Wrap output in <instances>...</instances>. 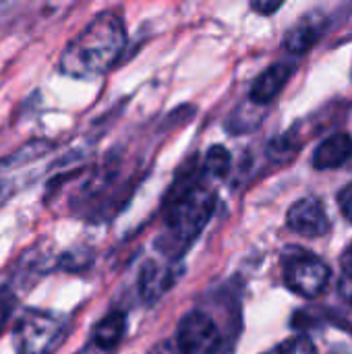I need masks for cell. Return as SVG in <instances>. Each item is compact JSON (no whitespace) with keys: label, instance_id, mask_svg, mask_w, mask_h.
Returning <instances> with one entry per match:
<instances>
[{"label":"cell","instance_id":"obj_20","mask_svg":"<svg viewBox=\"0 0 352 354\" xmlns=\"http://www.w3.org/2000/svg\"><path fill=\"white\" fill-rule=\"evenodd\" d=\"M251 8L261 15H272L282 8V2H251Z\"/></svg>","mask_w":352,"mask_h":354},{"label":"cell","instance_id":"obj_19","mask_svg":"<svg viewBox=\"0 0 352 354\" xmlns=\"http://www.w3.org/2000/svg\"><path fill=\"white\" fill-rule=\"evenodd\" d=\"M340 266H342V274L346 280H352V243L346 247V251L340 255Z\"/></svg>","mask_w":352,"mask_h":354},{"label":"cell","instance_id":"obj_10","mask_svg":"<svg viewBox=\"0 0 352 354\" xmlns=\"http://www.w3.org/2000/svg\"><path fill=\"white\" fill-rule=\"evenodd\" d=\"M324 31V23L315 19V15H305L295 27L288 29V33L284 35V48L295 54L301 56L305 52H309L322 37Z\"/></svg>","mask_w":352,"mask_h":354},{"label":"cell","instance_id":"obj_11","mask_svg":"<svg viewBox=\"0 0 352 354\" xmlns=\"http://www.w3.org/2000/svg\"><path fill=\"white\" fill-rule=\"evenodd\" d=\"M124 332H127V317L122 311H114L93 326L91 344L98 351H106V353L114 351L124 338Z\"/></svg>","mask_w":352,"mask_h":354},{"label":"cell","instance_id":"obj_12","mask_svg":"<svg viewBox=\"0 0 352 354\" xmlns=\"http://www.w3.org/2000/svg\"><path fill=\"white\" fill-rule=\"evenodd\" d=\"M317 322H328L330 326L340 328L342 332H349L352 336V315L346 311H340L336 307H317V309H301L297 311L293 326L299 330H307L309 326H315Z\"/></svg>","mask_w":352,"mask_h":354},{"label":"cell","instance_id":"obj_8","mask_svg":"<svg viewBox=\"0 0 352 354\" xmlns=\"http://www.w3.org/2000/svg\"><path fill=\"white\" fill-rule=\"evenodd\" d=\"M295 73V62H276L270 68H266L251 85L249 89V100L255 106H266L270 102H274L280 91L284 89V85L288 83V79Z\"/></svg>","mask_w":352,"mask_h":354},{"label":"cell","instance_id":"obj_7","mask_svg":"<svg viewBox=\"0 0 352 354\" xmlns=\"http://www.w3.org/2000/svg\"><path fill=\"white\" fill-rule=\"evenodd\" d=\"M286 226L301 236L317 239V236L328 234L330 220H328V214L319 199L305 197L290 205V209L286 214Z\"/></svg>","mask_w":352,"mask_h":354},{"label":"cell","instance_id":"obj_5","mask_svg":"<svg viewBox=\"0 0 352 354\" xmlns=\"http://www.w3.org/2000/svg\"><path fill=\"white\" fill-rule=\"evenodd\" d=\"M174 342L183 354H218L224 338L216 319L205 311H189L176 328Z\"/></svg>","mask_w":352,"mask_h":354},{"label":"cell","instance_id":"obj_4","mask_svg":"<svg viewBox=\"0 0 352 354\" xmlns=\"http://www.w3.org/2000/svg\"><path fill=\"white\" fill-rule=\"evenodd\" d=\"M282 278L295 295L317 299L326 292L332 270L315 253L301 247H288L282 255Z\"/></svg>","mask_w":352,"mask_h":354},{"label":"cell","instance_id":"obj_18","mask_svg":"<svg viewBox=\"0 0 352 354\" xmlns=\"http://www.w3.org/2000/svg\"><path fill=\"white\" fill-rule=\"evenodd\" d=\"M147 354H183V353L178 351V346H176V342H174V338H166V340H160L158 344H154Z\"/></svg>","mask_w":352,"mask_h":354},{"label":"cell","instance_id":"obj_6","mask_svg":"<svg viewBox=\"0 0 352 354\" xmlns=\"http://www.w3.org/2000/svg\"><path fill=\"white\" fill-rule=\"evenodd\" d=\"M183 276V266L178 261H145L139 270L137 290L145 305L158 303Z\"/></svg>","mask_w":352,"mask_h":354},{"label":"cell","instance_id":"obj_16","mask_svg":"<svg viewBox=\"0 0 352 354\" xmlns=\"http://www.w3.org/2000/svg\"><path fill=\"white\" fill-rule=\"evenodd\" d=\"M17 309V295L8 286H0V332L8 324L10 315Z\"/></svg>","mask_w":352,"mask_h":354},{"label":"cell","instance_id":"obj_17","mask_svg":"<svg viewBox=\"0 0 352 354\" xmlns=\"http://www.w3.org/2000/svg\"><path fill=\"white\" fill-rule=\"evenodd\" d=\"M338 207L342 212V216L346 218V222L352 224V183H349L340 193H338Z\"/></svg>","mask_w":352,"mask_h":354},{"label":"cell","instance_id":"obj_21","mask_svg":"<svg viewBox=\"0 0 352 354\" xmlns=\"http://www.w3.org/2000/svg\"><path fill=\"white\" fill-rule=\"evenodd\" d=\"M340 295H344L346 301L352 305V280H346V278L340 280Z\"/></svg>","mask_w":352,"mask_h":354},{"label":"cell","instance_id":"obj_1","mask_svg":"<svg viewBox=\"0 0 352 354\" xmlns=\"http://www.w3.org/2000/svg\"><path fill=\"white\" fill-rule=\"evenodd\" d=\"M201 164H187L164 201V226L156 239L166 259L178 261L216 212V193L201 183Z\"/></svg>","mask_w":352,"mask_h":354},{"label":"cell","instance_id":"obj_2","mask_svg":"<svg viewBox=\"0 0 352 354\" xmlns=\"http://www.w3.org/2000/svg\"><path fill=\"white\" fill-rule=\"evenodd\" d=\"M127 46L124 21L114 10L98 12L62 50L58 68L73 79H95L116 66Z\"/></svg>","mask_w":352,"mask_h":354},{"label":"cell","instance_id":"obj_14","mask_svg":"<svg viewBox=\"0 0 352 354\" xmlns=\"http://www.w3.org/2000/svg\"><path fill=\"white\" fill-rule=\"evenodd\" d=\"M301 141L297 139V135L293 131H288L286 135L274 139L268 147V156L276 162V164H286L290 162L299 151H301Z\"/></svg>","mask_w":352,"mask_h":354},{"label":"cell","instance_id":"obj_9","mask_svg":"<svg viewBox=\"0 0 352 354\" xmlns=\"http://www.w3.org/2000/svg\"><path fill=\"white\" fill-rule=\"evenodd\" d=\"M352 158V137L349 133H334L326 137L313 151V168L334 170Z\"/></svg>","mask_w":352,"mask_h":354},{"label":"cell","instance_id":"obj_15","mask_svg":"<svg viewBox=\"0 0 352 354\" xmlns=\"http://www.w3.org/2000/svg\"><path fill=\"white\" fill-rule=\"evenodd\" d=\"M263 354H319V353H317V348H315V344H313V340H311L309 336L299 334V336H293V338H288V340H284V342L276 344L272 351H268V353H263Z\"/></svg>","mask_w":352,"mask_h":354},{"label":"cell","instance_id":"obj_3","mask_svg":"<svg viewBox=\"0 0 352 354\" xmlns=\"http://www.w3.org/2000/svg\"><path fill=\"white\" fill-rule=\"evenodd\" d=\"M68 336V324L48 311L25 309L15 326L19 354H54Z\"/></svg>","mask_w":352,"mask_h":354},{"label":"cell","instance_id":"obj_13","mask_svg":"<svg viewBox=\"0 0 352 354\" xmlns=\"http://www.w3.org/2000/svg\"><path fill=\"white\" fill-rule=\"evenodd\" d=\"M232 166V156L224 145H212L207 153L203 156L201 172L214 176V178H224L230 172Z\"/></svg>","mask_w":352,"mask_h":354}]
</instances>
